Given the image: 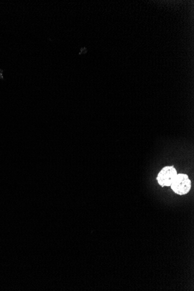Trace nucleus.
I'll use <instances>...</instances> for the list:
<instances>
[{
	"label": "nucleus",
	"instance_id": "f257e3e1",
	"mask_svg": "<svg viewBox=\"0 0 194 291\" xmlns=\"http://www.w3.org/2000/svg\"><path fill=\"white\" fill-rule=\"evenodd\" d=\"M191 181L186 174H177L171 185L172 191L179 196H185L191 189Z\"/></svg>",
	"mask_w": 194,
	"mask_h": 291
},
{
	"label": "nucleus",
	"instance_id": "f03ea898",
	"mask_svg": "<svg viewBox=\"0 0 194 291\" xmlns=\"http://www.w3.org/2000/svg\"><path fill=\"white\" fill-rule=\"evenodd\" d=\"M177 175V172L176 168L173 166H168L161 169L156 180L161 187H171Z\"/></svg>",
	"mask_w": 194,
	"mask_h": 291
}]
</instances>
